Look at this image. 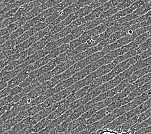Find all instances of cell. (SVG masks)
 Wrapping results in <instances>:
<instances>
[{
  "label": "cell",
  "mask_w": 151,
  "mask_h": 134,
  "mask_svg": "<svg viewBox=\"0 0 151 134\" xmlns=\"http://www.w3.org/2000/svg\"><path fill=\"white\" fill-rule=\"evenodd\" d=\"M127 118L126 115L125 113V114L119 116V118H118L116 120H114V121L112 123L109 124V128H110L111 130L118 128L119 126H121L123 124L127 121Z\"/></svg>",
  "instance_id": "obj_7"
},
{
  "label": "cell",
  "mask_w": 151,
  "mask_h": 134,
  "mask_svg": "<svg viewBox=\"0 0 151 134\" xmlns=\"http://www.w3.org/2000/svg\"><path fill=\"white\" fill-rule=\"evenodd\" d=\"M49 52H50L49 51H47L45 49L37 51L36 53L32 54V56H30L29 57L28 56L27 57H26L23 63H25L26 64V66H28V65L30 64L35 63L36 61L39 60L40 59H41V58L47 56V55Z\"/></svg>",
  "instance_id": "obj_2"
},
{
  "label": "cell",
  "mask_w": 151,
  "mask_h": 134,
  "mask_svg": "<svg viewBox=\"0 0 151 134\" xmlns=\"http://www.w3.org/2000/svg\"><path fill=\"white\" fill-rule=\"evenodd\" d=\"M94 134H120V133L114 131V130L111 129L105 128V129L98 130V131Z\"/></svg>",
  "instance_id": "obj_10"
},
{
  "label": "cell",
  "mask_w": 151,
  "mask_h": 134,
  "mask_svg": "<svg viewBox=\"0 0 151 134\" xmlns=\"http://www.w3.org/2000/svg\"><path fill=\"white\" fill-rule=\"evenodd\" d=\"M138 118H139V115H136L132 118L127 120V121L123 123L121 126H120V129H119L120 132H124L129 131L130 128H131L133 125H134L135 124H136L138 122Z\"/></svg>",
  "instance_id": "obj_6"
},
{
  "label": "cell",
  "mask_w": 151,
  "mask_h": 134,
  "mask_svg": "<svg viewBox=\"0 0 151 134\" xmlns=\"http://www.w3.org/2000/svg\"><path fill=\"white\" fill-rule=\"evenodd\" d=\"M151 116V106L146 111L142 113L139 115L138 122V123H142L144 121H145L147 119H149Z\"/></svg>",
  "instance_id": "obj_9"
},
{
  "label": "cell",
  "mask_w": 151,
  "mask_h": 134,
  "mask_svg": "<svg viewBox=\"0 0 151 134\" xmlns=\"http://www.w3.org/2000/svg\"><path fill=\"white\" fill-rule=\"evenodd\" d=\"M120 134H132L130 133L129 131H127V132H121Z\"/></svg>",
  "instance_id": "obj_12"
},
{
  "label": "cell",
  "mask_w": 151,
  "mask_h": 134,
  "mask_svg": "<svg viewBox=\"0 0 151 134\" xmlns=\"http://www.w3.org/2000/svg\"><path fill=\"white\" fill-rule=\"evenodd\" d=\"M22 87H16L15 88L12 89L11 90V94L14 95V94H19V93L21 92L22 91H23V88H21Z\"/></svg>",
  "instance_id": "obj_11"
},
{
  "label": "cell",
  "mask_w": 151,
  "mask_h": 134,
  "mask_svg": "<svg viewBox=\"0 0 151 134\" xmlns=\"http://www.w3.org/2000/svg\"><path fill=\"white\" fill-rule=\"evenodd\" d=\"M150 64H151V56L146 58V59L141 60L139 62H138V63L134 64L133 65H132V66H130L129 68L130 69V70H131L132 73L133 74L134 72H135L136 71L141 69V68L149 66Z\"/></svg>",
  "instance_id": "obj_5"
},
{
  "label": "cell",
  "mask_w": 151,
  "mask_h": 134,
  "mask_svg": "<svg viewBox=\"0 0 151 134\" xmlns=\"http://www.w3.org/2000/svg\"><path fill=\"white\" fill-rule=\"evenodd\" d=\"M150 106H151V97H150L149 99H147L146 101L143 102L142 104H141L138 106H137L136 108H134L133 110H130L128 112H127L125 113L127 118V119H129L136 115H139L142 113L146 111L147 110H148Z\"/></svg>",
  "instance_id": "obj_1"
},
{
  "label": "cell",
  "mask_w": 151,
  "mask_h": 134,
  "mask_svg": "<svg viewBox=\"0 0 151 134\" xmlns=\"http://www.w3.org/2000/svg\"><path fill=\"white\" fill-rule=\"evenodd\" d=\"M137 87L134 83L129 84L127 87L123 89L122 92H120L119 93H118V94H117L112 97L113 101H118L121 100V99L123 98L126 97L127 96H128L132 91L134 90Z\"/></svg>",
  "instance_id": "obj_4"
},
{
  "label": "cell",
  "mask_w": 151,
  "mask_h": 134,
  "mask_svg": "<svg viewBox=\"0 0 151 134\" xmlns=\"http://www.w3.org/2000/svg\"><path fill=\"white\" fill-rule=\"evenodd\" d=\"M146 134H151V132H150V133H146Z\"/></svg>",
  "instance_id": "obj_13"
},
{
  "label": "cell",
  "mask_w": 151,
  "mask_h": 134,
  "mask_svg": "<svg viewBox=\"0 0 151 134\" xmlns=\"http://www.w3.org/2000/svg\"><path fill=\"white\" fill-rule=\"evenodd\" d=\"M30 74V72L27 70L26 68H25L21 73L18 74V75L14 78L12 79V80L9 81L8 84V87L10 88H12L15 86L18 85L19 83L25 80L29 76V75Z\"/></svg>",
  "instance_id": "obj_3"
},
{
  "label": "cell",
  "mask_w": 151,
  "mask_h": 134,
  "mask_svg": "<svg viewBox=\"0 0 151 134\" xmlns=\"http://www.w3.org/2000/svg\"><path fill=\"white\" fill-rule=\"evenodd\" d=\"M150 80H151V72L145 75L144 76H143L142 77H140L135 82H132V83L134 84L136 87L138 88V87H141V86L143 85L144 84H145L146 82L149 81Z\"/></svg>",
  "instance_id": "obj_8"
}]
</instances>
